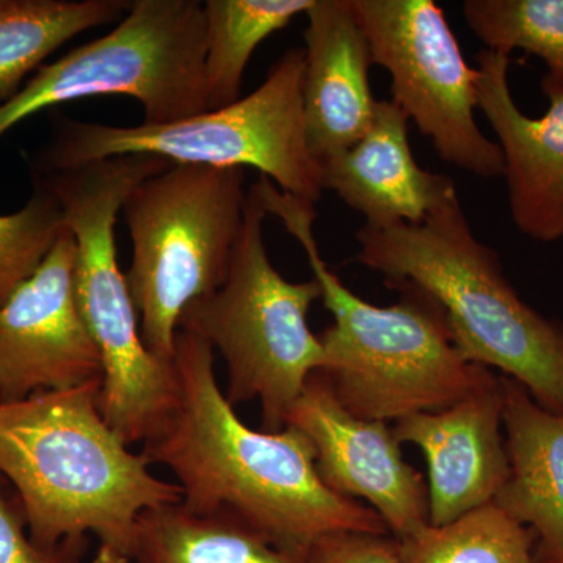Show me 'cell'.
Returning a JSON list of instances; mask_svg holds the SVG:
<instances>
[{
	"mask_svg": "<svg viewBox=\"0 0 563 563\" xmlns=\"http://www.w3.org/2000/svg\"><path fill=\"white\" fill-rule=\"evenodd\" d=\"M307 563H402L396 539L366 532L322 537L307 553Z\"/></svg>",
	"mask_w": 563,
	"mask_h": 563,
	"instance_id": "25",
	"label": "cell"
},
{
	"mask_svg": "<svg viewBox=\"0 0 563 563\" xmlns=\"http://www.w3.org/2000/svg\"><path fill=\"white\" fill-rule=\"evenodd\" d=\"M173 365L176 404L141 454L172 470L185 507L228 510L299 554L329 533L390 532L379 514L322 483L306 433L292 426L254 431L240 420L218 384L213 347L201 336L177 332Z\"/></svg>",
	"mask_w": 563,
	"mask_h": 563,
	"instance_id": "1",
	"label": "cell"
},
{
	"mask_svg": "<svg viewBox=\"0 0 563 563\" xmlns=\"http://www.w3.org/2000/svg\"><path fill=\"white\" fill-rule=\"evenodd\" d=\"M503 406L496 377L448 409L396 421V440L420 448L428 462L429 525H450L487 506L509 479Z\"/></svg>",
	"mask_w": 563,
	"mask_h": 563,
	"instance_id": "14",
	"label": "cell"
},
{
	"mask_svg": "<svg viewBox=\"0 0 563 563\" xmlns=\"http://www.w3.org/2000/svg\"><path fill=\"white\" fill-rule=\"evenodd\" d=\"M287 426L312 442L322 483L344 498L366 499L396 540L409 539L429 525L428 485L404 461L388 422L347 412L324 373L314 372L307 380Z\"/></svg>",
	"mask_w": 563,
	"mask_h": 563,
	"instance_id": "12",
	"label": "cell"
},
{
	"mask_svg": "<svg viewBox=\"0 0 563 563\" xmlns=\"http://www.w3.org/2000/svg\"><path fill=\"white\" fill-rule=\"evenodd\" d=\"M466 24L487 51H525L563 77V0H465Z\"/></svg>",
	"mask_w": 563,
	"mask_h": 563,
	"instance_id": "22",
	"label": "cell"
},
{
	"mask_svg": "<svg viewBox=\"0 0 563 563\" xmlns=\"http://www.w3.org/2000/svg\"><path fill=\"white\" fill-rule=\"evenodd\" d=\"M510 57L477 55V109L490 122L504 157L510 214L518 231L542 243L563 240V77L547 73L550 106L540 118L526 117L509 85Z\"/></svg>",
	"mask_w": 563,
	"mask_h": 563,
	"instance_id": "13",
	"label": "cell"
},
{
	"mask_svg": "<svg viewBox=\"0 0 563 563\" xmlns=\"http://www.w3.org/2000/svg\"><path fill=\"white\" fill-rule=\"evenodd\" d=\"M509 479L495 501L529 525L553 563H563V415L543 409L525 387L501 377Z\"/></svg>",
	"mask_w": 563,
	"mask_h": 563,
	"instance_id": "17",
	"label": "cell"
},
{
	"mask_svg": "<svg viewBox=\"0 0 563 563\" xmlns=\"http://www.w3.org/2000/svg\"><path fill=\"white\" fill-rule=\"evenodd\" d=\"M409 118L393 101H377L372 125L354 146L320 162L331 190L368 225L421 224L459 202L453 179L426 172L409 144Z\"/></svg>",
	"mask_w": 563,
	"mask_h": 563,
	"instance_id": "15",
	"label": "cell"
},
{
	"mask_svg": "<svg viewBox=\"0 0 563 563\" xmlns=\"http://www.w3.org/2000/svg\"><path fill=\"white\" fill-rule=\"evenodd\" d=\"M373 65L391 77L401 107L442 161L474 176H504L498 143L477 125V69L466 63L443 10L432 0H351Z\"/></svg>",
	"mask_w": 563,
	"mask_h": 563,
	"instance_id": "10",
	"label": "cell"
},
{
	"mask_svg": "<svg viewBox=\"0 0 563 563\" xmlns=\"http://www.w3.org/2000/svg\"><path fill=\"white\" fill-rule=\"evenodd\" d=\"M206 14L198 0H135L107 35L43 65L0 106V140L41 111L92 96H129L146 124L207 111Z\"/></svg>",
	"mask_w": 563,
	"mask_h": 563,
	"instance_id": "9",
	"label": "cell"
},
{
	"mask_svg": "<svg viewBox=\"0 0 563 563\" xmlns=\"http://www.w3.org/2000/svg\"><path fill=\"white\" fill-rule=\"evenodd\" d=\"M303 122L318 162L350 150L372 125V51L351 0H314L307 10Z\"/></svg>",
	"mask_w": 563,
	"mask_h": 563,
	"instance_id": "16",
	"label": "cell"
},
{
	"mask_svg": "<svg viewBox=\"0 0 563 563\" xmlns=\"http://www.w3.org/2000/svg\"><path fill=\"white\" fill-rule=\"evenodd\" d=\"M314 0H207L203 87L207 111L240 101L244 70L255 49Z\"/></svg>",
	"mask_w": 563,
	"mask_h": 563,
	"instance_id": "20",
	"label": "cell"
},
{
	"mask_svg": "<svg viewBox=\"0 0 563 563\" xmlns=\"http://www.w3.org/2000/svg\"><path fill=\"white\" fill-rule=\"evenodd\" d=\"M266 217L251 185L228 277L185 310L179 331L195 333L221 352L228 401L261 402L262 431L280 432L307 380L325 365L320 335L307 322L322 291L314 277L291 282L274 268L263 236Z\"/></svg>",
	"mask_w": 563,
	"mask_h": 563,
	"instance_id": "7",
	"label": "cell"
},
{
	"mask_svg": "<svg viewBox=\"0 0 563 563\" xmlns=\"http://www.w3.org/2000/svg\"><path fill=\"white\" fill-rule=\"evenodd\" d=\"M76 262L66 229L0 306V401L102 380L101 354L77 301Z\"/></svg>",
	"mask_w": 563,
	"mask_h": 563,
	"instance_id": "11",
	"label": "cell"
},
{
	"mask_svg": "<svg viewBox=\"0 0 563 563\" xmlns=\"http://www.w3.org/2000/svg\"><path fill=\"white\" fill-rule=\"evenodd\" d=\"M396 542L402 563H533L531 533L493 503Z\"/></svg>",
	"mask_w": 563,
	"mask_h": 563,
	"instance_id": "21",
	"label": "cell"
},
{
	"mask_svg": "<svg viewBox=\"0 0 563 563\" xmlns=\"http://www.w3.org/2000/svg\"><path fill=\"white\" fill-rule=\"evenodd\" d=\"M102 380L0 401V476L16 492L33 542L88 537L131 558L144 510L180 503L143 454L103 420Z\"/></svg>",
	"mask_w": 563,
	"mask_h": 563,
	"instance_id": "2",
	"label": "cell"
},
{
	"mask_svg": "<svg viewBox=\"0 0 563 563\" xmlns=\"http://www.w3.org/2000/svg\"><path fill=\"white\" fill-rule=\"evenodd\" d=\"M303 74L306 51L295 47L246 98L168 124L117 128L57 113L49 139L27 157L32 176L121 155H152L174 165L251 166L280 191L314 203L322 192L321 168L307 144Z\"/></svg>",
	"mask_w": 563,
	"mask_h": 563,
	"instance_id": "6",
	"label": "cell"
},
{
	"mask_svg": "<svg viewBox=\"0 0 563 563\" xmlns=\"http://www.w3.org/2000/svg\"><path fill=\"white\" fill-rule=\"evenodd\" d=\"M136 563H307L228 510L198 514L173 503L144 510L131 548Z\"/></svg>",
	"mask_w": 563,
	"mask_h": 563,
	"instance_id": "18",
	"label": "cell"
},
{
	"mask_svg": "<svg viewBox=\"0 0 563 563\" xmlns=\"http://www.w3.org/2000/svg\"><path fill=\"white\" fill-rule=\"evenodd\" d=\"M90 537H74L54 547L33 542L16 498L0 484V563H85Z\"/></svg>",
	"mask_w": 563,
	"mask_h": 563,
	"instance_id": "24",
	"label": "cell"
},
{
	"mask_svg": "<svg viewBox=\"0 0 563 563\" xmlns=\"http://www.w3.org/2000/svg\"><path fill=\"white\" fill-rule=\"evenodd\" d=\"M357 262L428 296L466 361L496 368L563 415V328L520 298L501 258L474 235L461 201L421 224L363 225Z\"/></svg>",
	"mask_w": 563,
	"mask_h": 563,
	"instance_id": "4",
	"label": "cell"
},
{
	"mask_svg": "<svg viewBox=\"0 0 563 563\" xmlns=\"http://www.w3.org/2000/svg\"><path fill=\"white\" fill-rule=\"evenodd\" d=\"M254 187L268 214L298 240L333 324L321 333L325 374L336 399L354 417L399 421L439 412L496 379L466 361L455 346L443 312L422 292L404 287L395 306L363 301L328 268L313 235L314 203L280 191L268 177ZM401 290V288H399Z\"/></svg>",
	"mask_w": 563,
	"mask_h": 563,
	"instance_id": "3",
	"label": "cell"
},
{
	"mask_svg": "<svg viewBox=\"0 0 563 563\" xmlns=\"http://www.w3.org/2000/svg\"><path fill=\"white\" fill-rule=\"evenodd\" d=\"M172 166L152 155H121L33 176L60 202L76 240L77 301L102 361L99 410L129 446L162 428L176 404L177 383L173 362L152 354L141 336L139 310L118 263L114 224L133 188Z\"/></svg>",
	"mask_w": 563,
	"mask_h": 563,
	"instance_id": "5",
	"label": "cell"
},
{
	"mask_svg": "<svg viewBox=\"0 0 563 563\" xmlns=\"http://www.w3.org/2000/svg\"><path fill=\"white\" fill-rule=\"evenodd\" d=\"M132 559L129 555L120 553V551L113 550V548L101 544L98 553L91 563H131Z\"/></svg>",
	"mask_w": 563,
	"mask_h": 563,
	"instance_id": "26",
	"label": "cell"
},
{
	"mask_svg": "<svg viewBox=\"0 0 563 563\" xmlns=\"http://www.w3.org/2000/svg\"><path fill=\"white\" fill-rule=\"evenodd\" d=\"M66 229L60 202L43 181L33 179L25 206L0 214V306L35 273Z\"/></svg>",
	"mask_w": 563,
	"mask_h": 563,
	"instance_id": "23",
	"label": "cell"
},
{
	"mask_svg": "<svg viewBox=\"0 0 563 563\" xmlns=\"http://www.w3.org/2000/svg\"><path fill=\"white\" fill-rule=\"evenodd\" d=\"M244 168L173 165L122 206L132 239L125 279L152 354L173 362L181 314L217 291L243 228Z\"/></svg>",
	"mask_w": 563,
	"mask_h": 563,
	"instance_id": "8",
	"label": "cell"
},
{
	"mask_svg": "<svg viewBox=\"0 0 563 563\" xmlns=\"http://www.w3.org/2000/svg\"><path fill=\"white\" fill-rule=\"evenodd\" d=\"M128 0H0V106L74 36L121 21Z\"/></svg>",
	"mask_w": 563,
	"mask_h": 563,
	"instance_id": "19",
	"label": "cell"
}]
</instances>
